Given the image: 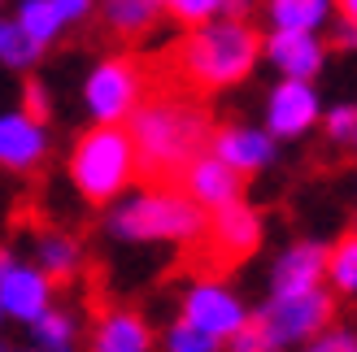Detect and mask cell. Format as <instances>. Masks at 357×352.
Returning a JSON list of instances; mask_svg holds the SVG:
<instances>
[{"instance_id": "1", "label": "cell", "mask_w": 357, "mask_h": 352, "mask_svg": "<svg viewBox=\"0 0 357 352\" xmlns=\"http://www.w3.org/2000/svg\"><path fill=\"white\" fill-rule=\"evenodd\" d=\"M209 113L183 92L144 96V104L127 118V139L135 148V170L153 183L178 179L209 144Z\"/></svg>"}, {"instance_id": "2", "label": "cell", "mask_w": 357, "mask_h": 352, "mask_svg": "<svg viewBox=\"0 0 357 352\" xmlns=\"http://www.w3.org/2000/svg\"><path fill=\"white\" fill-rule=\"evenodd\" d=\"M261 61V31L236 17H213L205 26H192L178 44V79L196 92H227L244 83Z\"/></svg>"}, {"instance_id": "3", "label": "cell", "mask_w": 357, "mask_h": 352, "mask_svg": "<svg viewBox=\"0 0 357 352\" xmlns=\"http://www.w3.org/2000/svg\"><path fill=\"white\" fill-rule=\"evenodd\" d=\"M109 231L127 243H196L205 235V209H196L178 187H153L114 209Z\"/></svg>"}, {"instance_id": "4", "label": "cell", "mask_w": 357, "mask_h": 352, "mask_svg": "<svg viewBox=\"0 0 357 352\" xmlns=\"http://www.w3.org/2000/svg\"><path fill=\"white\" fill-rule=\"evenodd\" d=\"M135 148L127 139V127H92L70 148V183L83 200L109 205L135 183Z\"/></svg>"}, {"instance_id": "5", "label": "cell", "mask_w": 357, "mask_h": 352, "mask_svg": "<svg viewBox=\"0 0 357 352\" xmlns=\"http://www.w3.org/2000/svg\"><path fill=\"white\" fill-rule=\"evenodd\" d=\"M149 79L131 57H100L83 79V109L96 127H127V118L144 104Z\"/></svg>"}, {"instance_id": "6", "label": "cell", "mask_w": 357, "mask_h": 352, "mask_svg": "<svg viewBox=\"0 0 357 352\" xmlns=\"http://www.w3.org/2000/svg\"><path fill=\"white\" fill-rule=\"evenodd\" d=\"M196 243L205 248V257H201L205 278L222 274L231 266H240V261L253 257L257 243H261V218H257V209L244 205V200H231L222 209H209V214H205V235L196 239Z\"/></svg>"}, {"instance_id": "7", "label": "cell", "mask_w": 357, "mask_h": 352, "mask_svg": "<svg viewBox=\"0 0 357 352\" xmlns=\"http://www.w3.org/2000/svg\"><path fill=\"white\" fill-rule=\"evenodd\" d=\"M331 313H335L331 296L318 287V291H301V296H275L253 322L261 326L266 344H271V352H275L279 344H296V339L318 335V330L331 322Z\"/></svg>"}, {"instance_id": "8", "label": "cell", "mask_w": 357, "mask_h": 352, "mask_svg": "<svg viewBox=\"0 0 357 352\" xmlns=\"http://www.w3.org/2000/svg\"><path fill=\"white\" fill-rule=\"evenodd\" d=\"M244 322H248V313L240 309V301L218 283V278H196L192 283L188 301H183V326L201 330V335H209L218 344V339H231Z\"/></svg>"}, {"instance_id": "9", "label": "cell", "mask_w": 357, "mask_h": 352, "mask_svg": "<svg viewBox=\"0 0 357 352\" xmlns=\"http://www.w3.org/2000/svg\"><path fill=\"white\" fill-rule=\"evenodd\" d=\"M323 104H318L314 83L279 79L266 96V135L271 139H301L310 127H318Z\"/></svg>"}, {"instance_id": "10", "label": "cell", "mask_w": 357, "mask_h": 352, "mask_svg": "<svg viewBox=\"0 0 357 352\" xmlns=\"http://www.w3.org/2000/svg\"><path fill=\"white\" fill-rule=\"evenodd\" d=\"M261 57L271 61L283 79L314 83L318 70L327 65V40L310 31H266L261 35Z\"/></svg>"}, {"instance_id": "11", "label": "cell", "mask_w": 357, "mask_h": 352, "mask_svg": "<svg viewBox=\"0 0 357 352\" xmlns=\"http://www.w3.org/2000/svg\"><path fill=\"white\" fill-rule=\"evenodd\" d=\"M209 157H218L227 170H236L244 179V174H257V170H266L275 161V139L266 135L261 127L231 122V127L209 131Z\"/></svg>"}, {"instance_id": "12", "label": "cell", "mask_w": 357, "mask_h": 352, "mask_svg": "<svg viewBox=\"0 0 357 352\" xmlns=\"http://www.w3.org/2000/svg\"><path fill=\"white\" fill-rule=\"evenodd\" d=\"M44 157H48V122H35L22 109L0 113V166L13 174H26Z\"/></svg>"}, {"instance_id": "13", "label": "cell", "mask_w": 357, "mask_h": 352, "mask_svg": "<svg viewBox=\"0 0 357 352\" xmlns=\"http://www.w3.org/2000/svg\"><path fill=\"white\" fill-rule=\"evenodd\" d=\"M178 179H183V196L196 209H205V214H209V209L231 205V200H244V179L236 170H227L218 157H209V152L196 157Z\"/></svg>"}, {"instance_id": "14", "label": "cell", "mask_w": 357, "mask_h": 352, "mask_svg": "<svg viewBox=\"0 0 357 352\" xmlns=\"http://www.w3.org/2000/svg\"><path fill=\"white\" fill-rule=\"evenodd\" d=\"M52 301V283L35 270V266H13L0 274V313L9 318H22V322H40L48 313Z\"/></svg>"}, {"instance_id": "15", "label": "cell", "mask_w": 357, "mask_h": 352, "mask_svg": "<svg viewBox=\"0 0 357 352\" xmlns=\"http://www.w3.org/2000/svg\"><path fill=\"white\" fill-rule=\"evenodd\" d=\"M327 270V248L323 243H292L275 266V296H301V291H318Z\"/></svg>"}, {"instance_id": "16", "label": "cell", "mask_w": 357, "mask_h": 352, "mask_svg": "<svg viewBox=\"0 0 357 352\" xmlns=\"http://www.w3.org/2000/svg\"><path fill=\"white\" fill-rule=\"evenodd\" d=\"M149 344H153L149 326L131 309H105L96 318L92 352H149Z\"/></svg>"}, {"instance_id": "17", "label": "cell", "mask_w": 357, "mask_h": 352, "mask_svg": "<svg viewBox=\"0 0 357 352\" xmlns=\"http://www.w3.org/2000/svg\"><path fill=\"white\" fill-rule=\"evenodd\" d=\"M261 13H266L271 31L323 35V26L335 17V0H261Z\"/></svg>"}, {"instance_id": "18", "label": "cell", "mask_w": 357, "mask_h": 352, "mask_svg": "<svg viewBox=\"0 0 357 352\" xmlns=\"http://www.w3.org/2000/svg\"><path fill=\"white\" fill-rule=\"evenodd\" d=\"M100 5V17L105 26L122 40H135V35H144L157 26V17H162V0H96Z\"/></svg>"}, {"instance_id": "19", "label": "cell", "mask_w": 357, "mask_h": 352, "mask_svg": "<svg viewBox=\"0 0 357 352\" xmlns=\"http://www.w3.org/2000/svg\"><path fill=\"white\" fill-rule=\"evenodd\" d=\"M9 22L22 31L35 48L57 44V40H61V31H66V26H61V17H57V9H52L48 0H17V9H13Z\"/></svg>"}, {"instance_id": "20", "label": "cell", "mask_w": 357, "mask_h": 352, "mask_svg": "<svg viewBox=\"0 0 357 352\" xmlns=\"http://www.w3.org/2000/svg\"><path fill=\"white\" fill-rule=\"evenodd\" d=\"M35 253H40V274L48 278H70L79 270V239H70L66 231H44L40 239H35Z\"/></svg>"}, {"instance_id": "21", "label": "cell", "mask_w": 357, "mask_h": 352, "mask_svg": "<svg viewBox=\"0 0 357 352\" xmlns=\"http://www.w3.org/2000/svg\"><path fill=\"white\" fill-rule=\"evenodd\" d=\"M40 57H44V48H35L9 17H0V65L17 70V74H31V65H40Z\"/></svg>"}, {"instance_id": "22", "label": "cell", "mask_w": 357, "mask_h": 352, "mask_svg": "<svg viewBox=\"0 0 357 352\" xmlns=\"http://www.w3.org/2000/svg\"><path fill=\"white\" fill-rule=\"evenodd\" d=\"M162 13H170L178 26H205L227 13V0H162Z\"/></svg>"}, {"instance_id": "23", "label": "cell", "mask_w": 357, "mask_h": 352, "mask_svg": "<svg viewBox=\"0 0 357 352\" xmlns=\"http://www.w3.org/2000/svg\"><path fill=\"white\" fill-rule=\"evenodd\" d=\"M323 274H327L340 291H353V287H357V239H353V235H344V239L327 253V270H323Z\"/></svg>"}, {"instance_id": "24", "label": "cell", "mask_w": 357, "mask_h": 352, "mask_svg": "<svg viewBox=\"0 0 357 352\" xmlns=\"http://www.w3.org/2000/svg\"><path fill=\"white\" fill-rule=\"evenodd\" d=\"M318 122H323V131H327V139L335 148H353V139H357V109L349 100L335 104V109H327Z\"/></svg>"}, {"instance_id": "25", "label": "cell", "mask_w": 357, "mask_h": 352, "mask_svg": "<svg viewBox=\"0 0 357 352\" xmlns=\"http://www.w3.org/2000/svg\"><path fill=\"white\" fill-rule=\"evenodd\" d=\"M35 335H40V348L44 352H66L70 339H75V322L66 318V313H44L40 322H35Z\"/></svg>"}, {"instance_id": "26", "label": "cell", "mask_w": 357, "mask_h": 352, "mask_svg": "<svg viewBox=\"0 0 357 352\" xmlns=\"http://www.w3.org/2000/svg\"><path fill=\"white\" fill-rule=\"evenodd\" d=\"M166 352H213V339L178 322V326L170 330V335H166Z\"/></svg>"}, {"instance_id": "27", "label": "cell", "mask_w": 357, "mask_h": 352, "mask_svg": "<svg viewBox=\"0 0 357 352\" xmlns=\"http://www.w3.org/2000/svg\"><path fill=\"white\" fill-rule=\"evenodd\" d=\"M22 113L26 118H35V122H48V113H52V96H48V87L40 83V79H26V87H22Z\"/></svg>"}, {"instance_id": "28", "label": "cell", "mask_w": 357, "mask_h": 352, "mask_svg": "<svg viewBox=\"0 0 357 352\" xmlns=\"http://www.w3.org/2000/svg\"><path fill=\"white\" fill-rule=\"evenodd\" d=\"M48 5L57 9L61 26H79V22H87V17L96 13V0H48Z\"/></svg>"}, {"instance_id": "29", "label": "cell", "mask_w": 357, "mask_h": 352, "mask_svg": "<svg viewBox=\"0 0 357 352\" xmlns=\"http://www.w3.org/2000/svg\"><path fill=\"white\" fill-rule=\"evenodd\" d=\"M310 352H357V348H353V335H327V339H318Z\"/></svg>"}, {"instance_id": "30", "label": "cell", "mask_w": 357, "mask_h": 352, "mask_svg": "<svg viewBox=\"0 0 357 352\" xmlns=\"http://www.w3.org/2000/svg\"><path fill=\"white\" fill-rule=\"evenodd\" d=\"M248 13H253V0H227V13H222V17H236V22H248Z\"/></svg>"}, {"instance_id": "31", "label": "cell", "mask_w": 357, "mask_h": 352, "mask_svg": "<svg viewBox=\"0 0 357 352\" xmlns=\"http://www.w3.org/2000/svg\"><path fill=\"white\" fill-rule=\"evenodd\" d=\"M357 44V22H340V31H335V48H353Z\"/></svg>"}, {"instance_id": "32", "label": "cell", "mask_w": 357, "mask_h": 352, "mask_svg": "<svg viewBox=\"0 0 357 352\" xmlns=\"http://www.w3.org/2000/svg\"><path fill=\"white\" fill-rule=\"evenodd\" d=\"M335 13L340 22H357V0H335Z\"/></svg>"}, {"instance_id": "33", "label": "cell", "mask_w": 357, "mask_h": 352, "mask_svg": "<svg viewBox=\"0 0 357 352\" xmlns=\"http://www.w3.org/2000/svg\"><path fill=\"white\" fill-rule=\"evenodd\" d=\"M9 266H13V257H9V253H5V248H0V274H5V270H9Z\"/></svg>"}, {"instance_id": "34", "label": "cell", "mask_w": 357, "mask_h": 352, "mask_svg": "<svg viewBox=\"0 0 357 352\" xmlns=\"http://www.w3.org/2000/svg\"><path fill=\"white\" fill-rule=\"evenodd\" d=\"M0 352H9V348H5V344H0Z\"/></svg>"}, {"instance_id": "35", "label": "cell", "mask_w": 357, "mask_h": 352, "mask_svg": "<svg viewBox=\"0 0 357 352\" xmlns=\"http://www.w3.org/2000/svg\"><path fill=\"white\" fill-rule=\"evenodd\" d=\"M0 5H5V0H0Z\"/></svg>"}]
</instances>
